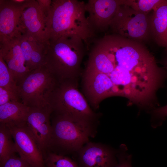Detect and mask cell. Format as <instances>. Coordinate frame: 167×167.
Returning a JSON list of instances; mask_svg holds the SVG:
<instances>
[{"instance_id":"ac0fdd59","label":"cell","mask_w":167,"mask_h":167,"mask_svg":"<svg viewBox=\"0 0 167 167\" xmlns=\"http://www.w3.org/2000/svg\"><path fill=\"white\" fill-rule=\"evenodd\" d=\"M12 135L8 127L0 124V166L2 167L5 162L17 153Z\"/></svg>"},{"instance_id":"4fadbf2b","label":"cell","mask_w":167,"mask_h":167,"mask_svg":"<svg viewBox=\"0 0 167 167\" xmlns=\"http://www.w3.org/2000/svg\"><path fill=\"white\" fill-rule=\"evenodd\" d=\"M0 55L18 86L31 71L25 65L18 36L0 40Z\"/></svg>"},{"instance_id":"6da1fadb","label":"cell","mask_w":167,"mask_h":167,"mask_svg":"<svg viewBox=\"0 0 167 167\" xmlns=\"http://www.w3.org/2000/svg\"><path fill=\"white\" fill-rule=\"evenodd\" d=\"M92 43L84 75L103 97H124L144 109L157 103L167 72L142 43L112 33Z\"/></svg>"},{"instance_id":"44dd1931","label":"cell","mask_w":167,"mask_h":167,"mask_svg":"<svg viewBox=\"0 0 167 167\" xmlns=\"http://www.w3.org/2000/svg\"><path fill=\"white\" fill-rule=\"evenodd\" d=\"M162 0H122V3L133 9L142 13L148 14L159 4Z\"/></svg>"},{"instance_id":"9a60e30c","label":"cell","mask_w":167,"mask_h":167,"mask_svg":"<svg viewBox=\"0 0 167 167\" xmlns=\"http://www.w3.org/2000/svg\"><path fill=\"white\" fill-rule=\"evenodd\" d=\"M18 37L27 68L31 71L44 65L48 42H41L24 34Z\"/></svg>"},{"instance_id":"8992f818","label":"cell","mask_w":167,"mask_h":167,"mask_svg":"<svg viewBox=\"0 0 167 167\" xmlns=\"http://www.w3.org/2000/svg\"><path fill=\"white\" fill-rule=\"evenodd\" d=\"M58 83L45 65L32 70L18 85L19 101L29 107L49 105L50 95Z\"/></svg>"},{"instance_id":"d4e9b609","label":"cell","mask_w":167,"mask_h":167,"mask_svg":"<svg viewBox=\"0 0 167 167\" xmlns=\"http://www.w3.org/2000/svg\"><path fill=\"white\" fill-rule=\"evenodd\" d=\"M38 4L43 12L45 19L50 11L52 0H36Z\"/></svg>"},{"instance_id":"d6986e66","label":"cell","mask_w":167,"mask_h":167,"mask_svg":"<svg viewBox=\"0 0 167 167\" xmlns=\"http://www.w3.org/2000/svg\"><path fill=\"white\" fill-rule=\"evenodd\" d=\"M44 160L46 167H79L76 162L70 157L52 152L46 153Z\"/></svg>"},{"instance_id":"3957f363","label":"cell","mask_w":167,"mask_h":167,"mask_svg":"<svg viewBox=\"0 0 167 167\" xmlns=\"http://www.w3.org/2000/svg\"><path fill=\"white\" fill-rule=\"evenodd\" d=\"M48 42L44 65L58 82L78 80L88 50L84 41L76 35H66Z\"/></svg>"},{"instance_id":"5b68a950","label":"cell","mask_w":167,"mask_h":167,"mask_svg":"<svg viewBox=\"0 0 167 167\" xmlns=\"http://www.w3.org/2000/svg\"><path fill=\"white\" fill-rule=\"evenodd\" d=\"M51 121L52 136L47 152L63 155L75 153L97 133V128L84 126L52 113Z\"/></svg>"},{"instance_id":"4316f807","label":"cell","mask_w":167,"mask_h":167,"mask_svg":"<svg viewBox=\"0 0 167 167\" xmlns=\"http://www.w3.org/2000/svg\"><path fill=\"white\" fill-rule=\"evenodd\" d=\"M163 64L164 66V68L165 69L167 73V56L164 61Z\"/></svg>"},{"instance_id":"9c48e42d","label":"cell","mask_w":167,"mask_h":167,"mask_svg":"<svg viewBox=\"0 0 167 167\" xmlns=\"http://www.w3.org/2000/svg\"><path fill=\"white\" fill-rule=\"evenodd\" d=\"M118 150L101 143L89 141L76 153L79 167H114L117 163Z\"/></svg>"},{"instance_id":"ba28073f","label":"cell","mask_w":167,"mask_h":167,"mask_svg":"<svg viewBox=\"0 0 167 167\" xmlns=\"http://www.w3.org/2000/svg\"><path fill=\"white\" fill-rule=\"evenodd\" d=\"M52 113L49 105L41 107H30L25 122L44 156L49 147L52 136Z\"/></svg>"},{"instance_id":"7402d4cb","label":"cell","mask_w":167,"mask_h":167,"mask_svg":"<svg viewBox=\"0 0 167 167\" xmlns=\"http://www.w3.org/2000/svg\"><path fill=\"white\" fill-rule=\"evenodd\" d=\"M127 148L124 144H121L118 150V162L114 167H132V156L127 152Z\"/></svg>"},{"instance_id":"8fae6325","label":"cell","mask_w":167,"mask_h":167,"mask_svg":"<svg viewBox=\"0 0 167 167\" xmlns=\"http://www.w3.org/2000/svg\"><path fill=\"white\" fill-rule=\"evenodd\" d=\"M45 17L36 0H27L21 7L19 20V30L39 41L48 42L45 29Z\"/></svg>"},{"instance_id":"30bf717a","label":"cell","mask_w":167,"mask_h":167,"mask_svg":"<svg viewBox=\"0 0 167 167\" xmlns=\"http://www.w3.org/2000/svg\"><path fill=\"white\" fill-rule=\"evenodd\" d=\"M6 125L12 135L19 156L32 167H46L43 153L25 123Z\"/></svg>"},{"instance_id":"e0dca14e","label":"cell","mask_w":167,"mask_h":167,"mask_svg":"<svg viewBox=\"0 0 167 167\" xmlns=\"http://www.w3.org/2000/svg\"><path fill=\"white\" fill-rule=\"evenodd\" d=\"M29 109L19 101L0 105V124L18 125L25 123Z\"/></svg>"},{"instance_id":"484cf974","label":"cell","mask_w":167,"mask_h":167,"mask_svg":"<svg viewBox=\"0 0 167 167\" xmlns=\"http://www.w3.org/2000/svg\"><path fill=\"white\" fill-rule=\"evenodd\" d=\"M154 113L157 118L164 121L167 117V104L156 108L154 110Z\"/></svg>"},{"instance_id":"2e32d148","label":"cell","mask_w":167,"mask_h":167,"mask_svg":"<svg viewBox=\"0 0 167 167\" xmlns=\"http://www.w3.org/2000/svg\"><path fill=\"white\" fill-rule=\"evenodd\" d=\"M150 15L151 38L167 49V0H162Z\"/></svg>"},{"instance_id":"ffe728a7","label":"cell","mask_w":167,"mask_h":167,"mask_svg":"<svg viewBox=\"0 0 167 167\" xmlns=\"http://www.w3.org/2000/svg\"><path fill=\"white\" fill-rule=\"evenodd\" d=\"M0 87L12 92L19 97L18 86L14 81L6 64L0 55Z\"/></svg>"},{"instance_id":"7c38bea8","label":"cell","mask_w":167,"mask_h":167,"mask_svg":"<svg viewBox=\"0 0 167 167\" xmlns=\"http://www.w3.org/2000/svg\"><path fill=\"white\" fill-rule=\"evenodd\" d=\"M122 0H89L85 3L87 19L94 32H103L109 27L110 24Z\"/></svg>"},{"instance_id":"7a4b0ae2","label":"cell","mask_w":167,"mask_h":167,"mask_svg":"<svg viewBox=\"0 0 167 167\" xmlns=\"http://www.w3.org/2000/svg\"><path fill=\"white\" fill-rule=\"evenodd\" d=\"M85 3L77 0H53L45 20L47 41L66 35L79 36L88 49L95 39L86 16Z\"/></svg>"},{"instance_id":"603a6c76","label":"cell","mask_w":167,"mask_h":167,"mask_svg":"<svg viewBox=\"0 0 167 167\" xmlns=\"http://www.w3.org/2000/svg\"><path fill=\"white\" fill-rule=\"evenodd\" d=\"M2 167H32L19 156L13 155L8 159Z\"/></svg>"},{"instance_id":"277c9868","label":"cell","mask_w":167,"mask_h":167,"mask_svg":"<svg viewBox=\"0 0 167 167\" xmlns=\"http://www.w3.org/2000/svg\"><path fill=\"white\" fill-rule=\"evenodd\" d=\"M49 105L53 113L97 128L101 114L92 110L79 91L78 80L58 82L50 95Z\"/></svg>"},{"instance_id":"cb8c5ba5","label":"cell","mask_w":167,"mask_h":167,"mask_svg":"<svg viewBox=\"0 0 167 167\" xmlns=\"http://www.w3.org/2000/svg\"><path fill=\"white\" fill-rule=\"evenodd\" d=\"M14 101H19L18 97L12 92L0 87V105Z\"/></svg>"},{"instance_id":"52a82bcc","label":"cell","mask_w":167,"mask_h":167,"mask_svg":"<svg viewBox=\"0 0 167 167\" xmlns=\"http://www.w3.org/2000/svg\"><path fill=\"white\" fill-rule=\"evenodd\" d=\"M109 28L112 33L141 43L151 38L149 14L136 11L122 1Z\"/></svg>"},{"instance_id":"5bb4252c","label":"cell","mask_w":167,"mask_h":167,"mask_svg":"<svg viewBox=\"0 0 167 167\" xmlns=\"http://www.w3.org/2000/svg\"><path fill=\"white\" fill-rule=\"evenodd\" d=\"M22 6L16 4L11 0H0V40L20 35L19 20Z\"/></svg>"}]
</instances>
